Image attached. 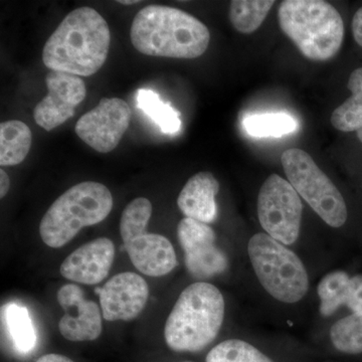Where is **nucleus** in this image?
<instances>
[{
  "instance_id": "23",
  "label": "nucleus",
  "mask_w": 362,
  "mask_h": 362,
  "mask_svg": "<svg viewBox=\"0 0 362 362\" xmlns=\"http://www.w3.org/2000/svg\"><path fill=\"white\" fill-rule=\"evenodd\" d=\"M137 101L138 106L160 127L162 132L170 135L180 132V113L168 104L163 103L156 93L150 90H140Z\"/></svg>"
},
{
  "instance_id": "20",
  "label": "nucleus",
  "mask_w": 362,
  "mask_h": 362,
  "mask_svg": "<svg viewBox=\"0 0 362 362\" xmlns=\"http://www.w3.org/2000/svg\"><path fill=\"white\" fill-rule=\"evenodd\" d=\"M275 4L271 0H233L230 2V20L233 28L242 33H252L264 23Z\"/></svg>"
},
{
  "instance_id": "18",
  "label": "nucleus",
  "mask_w": 362,
  "mask_h": 362,
  "mask_svg": "<svg viewBox=\"0 0 362 362\" xmlns=\"http://www.w3.org/2000/svg\"><path fill=\"white\" fill-rule=\"evenodd\" d=\"M347 88L351 96L333 111L331 123L342 132H357L362 128V68L352 71Z\"/></svg>"
},
{
  "instance_id": "11",
  "label": "nucleus",
  "mask_w": 362,
  "mask_h": 362,
  "mask_svg": "<svg viewBox=\"0 0 362 362\" xmlns=\"http://www.w3.org/2000/svg\"><path fill=\"white\" fill-rule=\"evenodd\" d=\"M47 95L33 111L35 123L45 131L56 129L75 115L76 109L84 101L87 89L78 76L51 71L45 77Z\"/></svg>"
},
{
  "instance_id": "14",
  "label": "nucleus",
  "mask_w": 362,
  "mask_h": 362,
  "mask_svg": "<svg viewBox=\"0 0 362 362\" xmlns=\"http://www.w3.org/2000/svg\"><path fill=\"white\" fill-rule=\"evenodd\" d=\"M115 259V246L108 238H98L78 247L62 263L64 278L85 285H97L107 278Z\"/></svg>"
},
{
  "instance_id": "29",
  "label": "nucleus",
  "mask_w": 362,
  "mask_h": 362,
  "mask_svg": "<svg viewBox=\"0 0 362 362\" xmlns=\"http://www.w3.org/2000/svg\"><path fill=\"white\" fill-rule=\"evenodd\" d=\"M35 362H75L63 354H49L40 356Z\"/></svg>"
},
{
  "instance_id": "3",
  "label": "nucleus",
  "mask_w": 362,
  "mask_h": 362,
  "mask_svg": "<svg viewBox=\"0 0 362 362\" xmlns=\"http://www.w3.org/2000/svg\"><path fill=\"white\" fill-rule=\"evenodd\" d=\"M225 317V300L216 286L197 282L185 288L164 327V339L176 352H201L214 341Z\"/></svg>"
},
{
  "instance_id": "33",
  "label": "nucleus",
  "mask_w": 362,
  "mask_h": 362,
  "mask_svg": "<svg viewBox=\"0 0 362 362\" xmlns=\"http://www.w3.org/2000/svg\"><path fill=\"white\" fill-rule=\"evenodd\" d=\"M182 362H194V361H182Z\"/></svg>"
},
{
  "instance_id": "13",
  "label": "nucleus",
  "mask_w": 362,
  "mask_h": 362,
  "mask_svg": "<svg viewBox=\"0 0 362 362\" xmlns=\"http://www.w3.org/2000/svg\"><path fill=\"white\" fill-rule=\"evenodd\" d=\"M59 306L65 314L59 322V330L71 342L94 341L103 330V313L99 305L86 299L82 288L66 284L58 291Z\"/></svg>"
},
{
  "instance_id": "5",
  "label": "nucleus",
  "mask_w": 362,
  "mask_h": 362,
  "mask_svg": "<svg viewBox=\"0 0 362 362\" xmlns=\"http://www.w3.org/2000/svg\"><path fill=\"white\" fill-rule=\"evenodd\" d=\"M113 209L109 188L85 181L64 192L42 216L40 235L47 246L59 249L71 242L86 226L103 221Z\"/></svg>"
},
{
  "instance_id": "24",
  "label": "nucleus",
  "mask_w": 362,
  "mask_h": 362,
  "mask_svg": "<svg viewBox=\"0 0 362 362\" xmlns=\"http://www.w3.org/2000/svg\"><path fill=\"white\" fill-rule=\"evenodd\" d=\"M206 362H275L250 342L228 339L207 354Z\"/></svg>"
},
{
  "instance_id": "7",
  "label": "nucleus",
  "mask_w": 362,
  "mask_h": 362,
  "mask_svg": "<svg viewBox=\"0 0 362 362\" xmlns=\"http://www.w3.org/2000/svg\"><path fill=\"white\" fill-rule=\"evenodd\" d=\"M281 161L297 194L327 225L340 228L346 223L347 207L342 194L307 152L286 150Z\"/></svg>"
},
{
  "instance_id": "15",
  "label": "nucleus",
  "mask_w": 362,
  "mask_h": 362,
  "mask_svg": "<svg viewBox=\"0 0 362 362\" xmlns=\"http://www.w3.org/2000/svg\"><path fill=\"white\" fill-rule=\"evenodd\" d=\"M123 247L135 268L149 277L168 275L177 265L173 244L158 233H142Z\"/></svg>"
},
{
  "instance_id": "32",
  "label": "nucleus",
  "mask_w": 362,
  "mask_h": 362,
  "mask_svg": "<svg viewBox=\"0 0 362 362\" xmlns=\"http://www.w3.org/2000/svg\"><path fill=\"white\" fill-rule=\"evenodd\" d=\"M357 137H358L359 141L362 143V128L357 131Z\"/></svg>"
},
{
  "instance_id": "10",
  "label": "nucleus",
  "mask_w": 362,
  "mask_h": 362,
  "mask_svg": "<svg viewBox=\"0 0 362 362\" xmlns=\"http://www.w3.org/2000/svg\"><path fill=\"white\" fill-rule=\"evenodd\" d=\"M177 237L192 277L213 278L228 269V257L216 246V233L206 223L185 218L178 223Z\"/></svg>"
},
{
  "instance_id": "4",
  "label": "nucleus",
  "mask_w": 362,
  "mask_h": 362,
  "mask_svg": "<svg viewBox=\"0 0 362 362\" xmlns=\"http://www.w3.org/2000/svg\"><path fill=\"white\" fill-rule=\"evenodd\" d=\"M279 23L305 58L325 62L334 58L344 39V23L329 2L286 0L279 7Z\"/></svg>"
},
{
  "instance_id": "26",
  "label": "nucleus",
  "mask_w": 362,
  "mask_h": 362,
  "mask_svg": "<svg viewBox=\"0 0 362 362\" xmlns=\"http://www.w3.org/2000/svg\"><path fill=\"white\" fill-rule=\"evenodd\" d=\"M152 216V204L145 197L133 199L123 211L120 220V235L123 243L146 232Z\"/></svg>"
},
{
  "instance_id": "19",
  "label": "nucleus",
  "mask_w": 362,
  "mask_h": 362,
  "mask_svg": "<svg viewBox=\"0 0 362 362\" xmlns=\"http://www.w3.org/2000/svg\"><path fill=\"white\" fill-rule=\"evenodd\" d=\"M6 324L14 347L21 354H28L37 344V332L30 312L25 306L11 303L2 308Z\"/></svg>"
},
{
  "instance_id": "25",
  "label": "nucleus",
  "mask_w": 362,
  "mask_h": 362,
  "mask_svg": "<svg viewBox=\"0 0 362 362\" xmlns=\"http://www.w3.org/2000/svg\"><path fill=\"white\" fill-rule=\"evenodd\" d=\"M244 127L255 137H281L294 132L297 122L287 114H264L247 117L244 120Z\"/></svg>"
},
{
  "instance_id": "17",
  "label": "nucleus",
  "mask_w": 362,
  "mask_h": 362,
  "mask_svg": "<svg viewBox=\"0 0 362 362\" xmlns=\"http://www.w3.org/2000/svg\"><path fill=\"white\" fill-rule=\"evenodd\" d=\"M33 134L25 123L6 121L0 125V165L14 166L25 160L32 146Z\"/></svg>"
},
{
  "instance_id": "6",
  "label": "nucleus",
  "mask_w": 362,
  "mask_h": 362,
  "mask_svg": "<svg viewBox=\"0 0 362 362\" xmlns=\"http://www.w3.org/2000/svg\"><path fill=\"white\" fill-rule=\"evenodd\" d=\"M247 252L259 283L283 303H296L306 295L308 274L299 257L267 233L252 235Z\"/></svg>"
},
{
  "instance_id": "16",
  "label": "nucleus",
  "mask_w": 362,
  "mask_h": 362,
  "mask_svg": "<svg viewBox=\"0 0 362 362\" xmlns=\"http://www.w3.org/2000/svg\"><path fill=\"white\" fill-rule=\"evenodd\" d=\"M220 183L211 173H197L188 180L178 195L177 204L185 218L211 223L218 216L216 197Z\"/></svg>"
},
{
  "instance_id": "8",
  "label": "nucleus",
  "mask_w": 362,
  "mask_h": 362,
  "mask_svg": "<svg viewBox=\"0 0 362 362\" xmlns=\"http://www.w3.org/2000/svg\"><path fill=\"white\" fill-rule=\"evenodd\" d=\"M302 211L301 199L291 183L277 175L269 176L258 197L259 221L267 235L291 246L299 238Z\"/></svg>"
},
{
  "instance_id": "9",
  "label": "nucleus",
  "mask_w": 362,
  "mask_h": 362,
  "mask_svg": "<svg viewBox=\"0 0 362 362\" xmlns=\"http://www.w3.org/2000/svg\"><path fill=\"white\" fill-rule=\"evenodd\" d=\"M129 105L119 98H103L92 110L78 119L76 133L100 153H109L118 146L130 125Z\"/></svg>"
},
{
  "instance_id": "2",
  "label": "nucleus",
  "mask_w": 362,
  "mask_h": 362,
  "mask_svg": "<svg viewBox=\"0 0 362 362\" xmlns=\"http://www.w3.org/2000/svg\"><path fill=\"white\" fill-rule=\"evenodd\" d=\"M130 37L133 47L146 56L190 59L206 52L211 33L192 14L151 4L136 14Z\"/></svg>"
},
{
  "instance_id": "31",
  "label": "nucleus",
  "mask_w": 362,
  "mask_h": 362,
  "mask_svg": "<svg viewBox=\"0 0 362 362\" xmlns=\"http://www.w3.org/2000/svg\"><path fill=\"white\" fill-rule=\"evenodd\" d=\"M140 1H134V0H123V1H118V4H124V6H132V4H139Z\"/></svg>"
},
{
  "instance_id": "27",
  "label": "nucleus",
  "mask_w": 362,
  "mask_h": 362,
  "mask_svg": "<svg viewBox=\"0 0 362 362\" xmlns=\"http://www.w3.org/2000/svg\"><path fill=\"white\" fill-rule=\"evenodd\" d=\"M346 306L354 313L362 311V274L350 278Z\"/></svg>"
},
{
  "instance_id": "21",
  "label": "nucleus",
  "mask_w": 362,
  "mask_h": 362,
  "mask_svg": "<svg viewBox=\"0 0 362 362\" xmlns=\"http://www.w3.org/2000/svg\"><path fill=\"white\" fill-rule=\"evenodd\" d=\"M333 347L341 354H362V311L340 319L330 329Z\"/></svg>"
},
{
  "instance_id": "22",
  "label": "nucleus",
  "mask_w": 362,
  "mask_h": 362,
  "mask_svg": "<svg viewBox=\"0 0 362 362\" xmlns=\"http://www.w3.org/2000/svg\"><path fill=\"white\" fill-rule=\"evenodd\" d=\"M349 282V276L343 271L331 272L324 276L317 287L323 316H331L340 306L346 305Z\"/></svg>"
},
{
  "instance_id": "1",
  "label": "nucleus",
  "mask_w": 362,
  "mask_h": 362,
  "mask_svg": "<svg viewBox=\"0 0 362 362\" xmlns=\"http://www.w3.org/2000/svg\"><path fill=\"white\" fill-rule=\"evenodd\" d=\"M110 42L103 16L90 7H80L71 11L47 40L42 62L52 71L90 77L104 66Z\"/></svg>"
},
{
  "instance_id": "28",
  "label": "nucleus",
  "mask_w": 362,
  "mask_h": 362,
  "mask_svg": "<svg viewBox=\"0 0 362 362\" xmlns=\"http://www.w3.org/2000/svg\"><path fill=\"white\" fill-rule=\"evenodd\" d=\"M352 33L357 44L362 47V7L354 14L352 20Z\"/></svg>"
},
{
  "instance_id": "12",
  "label": "nucleus",
  "mask_w": 362,
  "mask_h": 362,
  "mask_svg": "<svg viewBox=\"0 0 362 362\" xmlns=\"http://www.w3.org/2000/svg\"><path fill=\"white\" fill-rule=\"evenodd\" d=\"M100 298L103 318L107 321H132L146 306L149 287L146 281L132 272L112 277L103 287L95 288Z\"/></svg>"
},
{
  "instance_id": "30",
  "label": "nucleus",
  "mask_w": 362,
  "mask_h": 362,
  "mask_svg": "<svg viewBox=\"0 0 362 362\" xmlns=\"http://www.w3.org/2000/svg\"><path fill=\"white\" fill-rule=\"evenodd\" d=\"M9 187H11L9 176L7 175V173L4 169H1V170H0V197H1V199L6 197L7 192H8Z\"/></svg>"
}]
</instances>
